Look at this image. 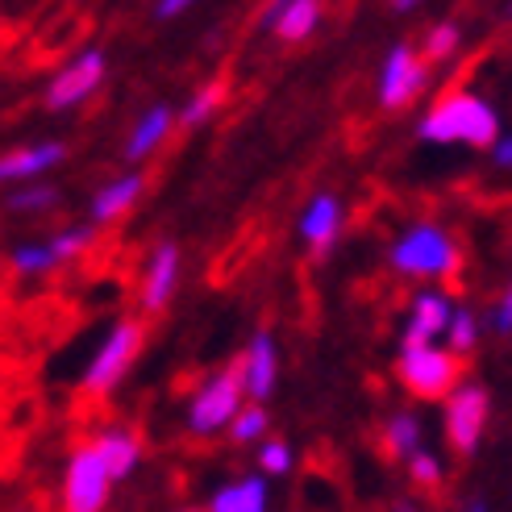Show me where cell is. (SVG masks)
I'll list each match as a JSON object with an SVG mask.
<instances>
[{
  "mask_svg": "<svg viewBox=\"0 0 512 512\" xmlns=\"http://www.w3.org/2000/svg\"><path fill=\"white\" fill-rule=\"evenodd\" d=\"M254 467H259L267 479H284V475H292V467H296L292 442H284V438H267L259 450H254Z\"/></svg>",
  "mask_w": 512,
  "mask_h": 512,
  "instance_id": "obj_26",
  "label": "cell"
},
{
  "mask_svg": "<svg viewBox=\"0 0 512 512\" xmlns=\"http://www.w3.org/2000/svg\"><path fill=\"white\" fill-rule=\"evenodd\" d=\"M46 238H50V246H55V254H59L63 267H67V263H80L84 254L96 250L100 225H92V221H71V225L55 229V234H46Z\"/></svg>",
  "mask_w": 512,
  "mask_h": 512,
  "instance_id": "obj_24",
  "label": "cell"
},
{
  "mask_svg": "<svg viewBox=\"0 0 512 512\" xmlns=\"http://www.w3.org/2000/svg\"><path fill=\"white\" fill-rule=\"evenodd\" d=\"M429 84V63L421 50H413L408 42L392 46L388 55H383L379 63V80H375V96H379V105L388 109V113H400L408 109L413 100L425 92Z\"/></svg>",
  "mask_w": 512,
  "mask_h": 512,
  "instance_id": "obj_9",
  "label": "cell"
},
{
  "mask_svg": "<svg viewBox=\"0 0 512 512\" xmlns=\"http://www.w3.org/2000/svg\"><path fill=\"white\" fill-rule=\"evenodd\" d=\"M171 512H204V508H196V504H179V508H171Z\"/></svg>",
  "mask_w": 512,
  "mask_h": 512,
  "instance_id": "obj_36",
  "label": "cell"
},
{
  "mask_svg": "<svg viewBox=\"0 0 512 512\" xmlns=\"http://www.w3.org/2000/svg\"><path fill=\"white\" fill-rule=\"evenodd\" d=\"M21 512H38V508H21Z\"/></svg>",
  "mask_w": 512,
  "mask_h": 512,
  "instance_id": "obj_37",
  "label": "cell"
},
{
  "mask_svg": "<svg viewBox=\"0 0 512 512\" xmlns=\"http://www.w3.org/2000/svg\"><path fill=\"white\" fill-rule=\"evenodd\" d=\"M488 417H492L488 388H479V383H458L442 408V429H446L450 450L471 458L479 438H483V429H488Z\"/></svg>",
  "mask_w": 512,
  "mask_h": 512,
  "instance_id": "obj_10",
  "label": "cell"
},
{
  "mask_svg": "<svg viewBox=\"0 0 512 512\" xmlns=\"http://www.w3.org/2000/svg\"><path fill=\"white\" fill-rule=\"evenodd\" d=\"M492 329H496V334H512V284H508V292L500 296V304L492 309Z\"/></svg>",
  "mask_w": 512,
  "mask_h": 512,
  "instance_id": "obj_31",
  "label": "cell"
},
{
  "mask_svg": "<svg viewBox=\"0 0 512 512\" xmlns=\"http://www.w3.org/2000/svg\"><path fill=\"white\" fill-rule=\"evenodd\" d=\"M246 404H250V396H246V383H242V367L234 358V363L209 371L188 392V400H184L188 438H196V442L221 438V433H229V425H234V417L242 413Z\"/></svg>",
  "mask_w": 512,
  "mask_h": 512,
  "instance_id": "obj_2",
  "label": "cell"
},
{
  "mask_svg": "<svg viewBox=\"0 0 512 512\" xmlns=\"http://www.w3.org/2000/svg\"><path fill=\"white\" fill-rule=\"evenodd\" d=\"M105 80H109V55L100 46H84L46 80L42 105L46 113H75L105 88Z\"/></svg>",
  "mask_w": 512,
  "mask_h": 512,
  "instance_id": "obj_7",
  "label": "cell"
},
{
  "mask_svg": "<svg viewBox=\"0 0 512 512\" xmlns=\"http://www.w3.org/2000/svg\"><path fill=\"white\" fill-rule=\"evenodd\" d=\"M388 263L400 279H454L463 267V250L454 234L438 221H413L404 225L396 242L388 246Z\"/></svg>",
  "mask_w": 512,
  "mask_h": 512,
  "instance_id": "obj_3",
  "label": "cell"
},
{
  "mask_svg": "<svg viewBox=\"0 0 512 512\" xmlns=\"http://www.w3.org/2000/svg\"><path fill=\"white\" fill-rule=\"evenodd\" d=\"M396 379L413 400H450V392L463 383V354L446 346H400Z\"/></svg>",
  "mask_w": 512,
  "mask_h": 512,
  "instance_id": "obj_6",
  "label": "cell"
},
{
  "mask_svg": "<svg viewBox=\"0 0 512 512\" xmlns=\"http://www.w3.org/2000/svg\"><path fill=\"white\" fill-rule=\"evenodd\" d=\"M63 204V188L55 179H38V184H17L5 192V213L13 217H46Z\"/></svg>",
  "mask_w": 512,
  "mask_h": 512,
  "instance_id": "obj_23",
  "label": "cell"
},
{
  "mask_svg": "<svg viewBox=\"0 0 512 512\" xmlns=\"http://www.w3.org/2000/svg\"><path fill=\"white\" fill-rule=\"evenodd\" d=\"M450 321H454V304L446 292H433V288L417 292L400 329V346H433L438 338H446Z\"/></svg>",
  "mask_w": 512,
  "mask_h": 512,
  "instance_id": "obj_17",
  "label": "cell"
},
{
  "mask_svg": "<svg viewBox=\"0 0 512 512\" xmlns=\"http://www.w3.org/2000/svg\"><path fill=\"white\" fill-rule=\"evenodd\" d=\"M446 338H450V350L454 354H471L475 342H479V321L471 309H454V321L446 329Z\"/></svg>",
  "mask_w": 512,
  "mask_h": 512,
  "instance_id": "obj_29",
  "label": "cell"
},
{
  "mask_svg": "<svg viewBox=\"0 0 512 512\" xmlns=\"http://www.w3.org/2000/svg\"><path fill=\"white\" fill-rule=\"evenodd\" d=\"M388 512H425V508H421L417 500H396V504H392Z\"/></svg>",
  "mask_w": 512,
  "mask_h": 512,
  "instance_id": "obj_34",
  "label": "cell"
},
{
  "mask_svg": "<svg viewBox=\"0 0 512 512\" xmlns=\"http://www.w3.org/2000/svg\"><path fill=\"white\" fill-rule=\"evenodd\" d=\"M492 163L512 171V134H508V138H500V142L492 146Z\"/></svg>",
  "mask_w": 512,
  "mask_h": 512,
  "instance_id": "obj_32",
  "label": "cell"
},
{
  "mask_svg": "<svg viewBox=\"0 0 512 512\" xmlns=\"http://www.w3.org/2000/svg\"><path fill=\"white\" fill-rule=\"evenodd\" d=\"M458 42H463V30H458L454 21H438L433 30L425 34V42H421V55H425V63L433 67V63H446L454 50H458Z\"/></svg>",
  "mask_w": 512,
  "mask_h": 512,
  "instance_id": "obj_27",
  "label": "cell"
},
{
  "mask_svg": "<svg viewBox=\"0 0 512 512\" xmlns=\"http://www.w3.org/2000/svg\"><path fill=\"white\" fill-rule=\"evenodd\" d=\"M142 196H146V175H142L138 167L121 171V175L105 179V184H100V188L88 196V221L100 225V229L117 225V221H125V217L138 209Z\"/></svg>",
  "mask_w": 512,
  "mask_h": 512,
  "instance_id": "obj_15",
  "label": "cell"
},
{
  "mask_svg": "<svg viewBox=\"0 0 512 512\" xmlns=\"http://www.w3.org/2000/svg\"><path fill=\"white\" fill-rule=\"evenodd\" d=\"M179 284H184V250L179 242L163 238L150 246L142 275H138V309L146 317H163L171 309V300L179 296Z\"/></svg>",
  "mask_w": 512,
  "mask_h": 512,
  "instance_id": "obj_8",
  "label": "cell"
},
{
  "mask_svg": "<svg viewBox=\"0 0 512 512\" xmlns=\"http://www.w3.org/2000/svg\"><path fill=\"white\" fill-rule=\"evenodd\" d=\"M229 100V80L225 75H213V80H204L200 88H192V96L179 105V130H200V125H209Z\"/></svg>",
  "mask_w": 512,
  "mask_h": 512,
  "instance_id": "obj_21",
  "label": "cell"
},
{
  "mask_svg": "<svg viewBox=\"0 0 512 512\" xmlns=\"http://www.w3.org/2000/svg\"><path fill=\"white\" fill-rule=\"evenodd\" d=\"M379 450H383V458H392V463H408L417 450H425L421 446V417L408 413V408L392 413L379 429Z\"/></svg>",
  "mask_w": 512,
  "mask_h": 512,
  "instance_id": "obj_20",
  "label": "cell"
},
{
  "mask_svg": "<svg viewBox=\"0 0 512 512\" xmlns=\"http://www.w3.org/2000/svg\"><path fill=\"white\" fill-rule=\"evenodd\" d=\"M404 467H408V479H413V488H417V492H442L446 475H442V458H438V454L417 450Z\"/></svg>",
  "mask_w": 512,
  "mask_h": 512,
  "instance_id": "obj_28",
  "label": "cell"
},
{
  "mask_svg": "<svg viewBox=\"0 0 512 512\" xmlns=\"http://www.w3.org/2000/svg\"><path fill=\"white\" fill-rule=\"evenodd\" d=\"M421 5H425V0H392L396 13H413V9H421Z\"/></svg>",
  "mask_w": 512,
  "mask_h": 512,
  "instance_id": "obj_33",
  "label": "cell"
},
{
  "mask_svg": "<svg viewBox=\"0 0 512 512\" xmlns=\"http://www.w3.org/2000/svg\"><path fill=\"white\" fill-rule=\"evenodd\" d=\"M142 346H146V321L142 317H117L105 334H100L96 350L88 354V363L80 371V392L92 400L113 396L142 358Z\"/></svg>",
  "mask_w": 512,
  "mask_h": 512,
  "instance_id": "obj_4",
  "label": "cell"
},
{
  "mask_svg": "<svg viewBox=\"0 0 512 512\" xmlns=\"http://www.w3.org/2000/svg\"><path fill=\"white\" fill-rule=\"evenodd\" d=\"M342 225H346V209L334 192H317L304 200V209L296 217V234H300V246L313 254V259H329L342 238Z\"/></svg>",
  "mask_w": 512,
  "mask_h": 512,
  "instance_id": "obj_14",
  "label": "cell"
},
{
  "mask_svg": "<svg viewBox=\"0 0 512 512\" xmlns=\"http://www.w3.org/2000/svg\"><path fill=\"white\" fill-rule=\"evenodd\" d=\"M63 267V259L50 246V238H25V242H13L9 246V271L17 279H46Z\"/></svg>",
  "mask_w": 512,
  "mask_h": 512,
  "instance_id": "obj_22",
  "label": "cell"
},
{
  "mask_svg": "<svg viewBox=\"0 0 512 512\" xmlns=\"http://www.w3.org/2000/svg\"><path fill=\"white\" fill-rule=\"evenodd\" d=\"M92 442H96L100 458L109 463V471H113L117 483H125L130 475H138V467H142V438H138L134 425L109 421V425H100V429L92 433Z\"/></svg>",
  "mask_w": 512,
  "mask_h": 512,
  "instance_id": "obj_19",
  "label": "cell"
},
{
  "mask_svg": "<svg viewBox=\"0 0 512 512\" xmlns=\"http://www.w3.org/2000/svg\"><path fill=\"white\" fill-rule=\"evenodd\" d=\"M234 446H263L267 438H271V413H267V404H246L242 413L234 417V425H229V433H225Z\"/></svg>",
  "mask_w": 512,
  "mask_h": 512,
  "instance_id": "obj_25",
  "label": "cell"
},
{
  "mask_svg": "<svg viewBox=\"0 0 512 512\" xmlns=\"http://www.w3.org/2000/svg\"><path fill=\"white\" fill-rule=\"evenodd\" d=\"M321 21H325V0H263L254 25L284 46H300L321 30Z\"/></svg>",
  "mask_w": 512,
  "mask_h": 512,
  "instance_id": "obj_12",
  "label": "cell"
},
{
  "mask_svg": "<svg viewBox=\"0 0 512 512\" xmlns=\"http://www.w3.org/2000/svg\"><path fill=\"white\" fill-rule=\"evenodd\" d=\"M417 138L429 146H496L500 117L475 92H446L433 100V109L417 121Z\"/></svg>",
  "mask_w": 512,
  "mask_h": 512,
  "instance_id": "obj_1",
  "label": "cell"
},
{
  "mask_svg": "<svg viewBox=\"0 0 512 512\" xmlns=\"http://www.w3.org/2000/svg\"><path fill=\"white\" fill-rule=\"evenodd\" d=\"M238 367H242L246 396L254 404H267L279 388V342H275L271 329H254L246 350L238 354Z\"/></svg>",
  "mask_w": 512,
  "mask_h": 512,
  "instance_id": "obj_16",
  "label": "cell"
},
{
  "mask_svg": "<svg viewBox=\"0 0 512 512\" xmlns=\"http://www.w3.org/2000/svg\"><path fill=\"white\" fill-rule=\"evenodd\" d=\"M175 130H179V105L155 100V105H146L134 117L130 134H125V142H121V159L130 163V167H142L146 159H155L159 150L175 138Z\"/></svg>",
  "mask_w": 512,
  "mask_h": 512,
  "instance_id": "obj_13",
  "label": "cell"
},
{
  "mask_svg": "<svg viewBox=\"0 0 512 512\" xmlns=\"http://www.w3.org/2000/svg\"><path fill=\"white\" fill-rule=\"evenodd\" d=\"M463 512H488V504H483V500H471V504H467Z\"/></svg>",
  "mask_w": 512,
  "mask_h": 512,
  "instance_id": "obj_35",
  "label": "cell"
},
{
  "mask_svg": "<svg viewBox=\"0 0 512 512\" xmlns=\"http://www.w3.org/2000/svg\"><path fill=\"white\" fill-rule=\"evenodd\" d=\"M200 5V0H155V21H175Z\"/></svg>",
  "mask_w": 512,
  "mask_h": 512,
  "instance_id": "obj_30",
  "label": "cell"
},
{
  "mask_svg": "<svg viewBox=\"0 0 512 512\" xmlns=\"http://www.w3.org/2000/svg\"><path fill=\"white\" fill-rule=\"evenodd\" d=\"M67 142L59 138H38V142H21L0 150V188H17V184H38V179H50L63 163H67Z\"/></svg>",
  "mask_w": 512,
  "mask_h": 512,
  "instance_id": "obj_11",
  "label": "cell"
},
{
  "mask_svg": "<svg viewBox=\"0 0 512 512\" xmlns=\"http://www.w3.org/2000/svg\"><path fill=\"white\" fill-rule=\"evenodd\" d=\"M204 512H271V488H267V475L254 471V475H229L221 479L217 488H209L200 504Z\"/></svg>",
  "mask_w": 512,
  "mask_h": 512,
  "instance_id": "obj_18",
  "label": "cell"
},
{
  "mask_svg": "<svg viewBox=\"0 0 512 512\" xmlns=\"http://www.w3.org/2000/svg\"><path fill=\"white\" fill-rule=\"evenodd\" d=\"M113 488L117 479L105 458H100L96 442L92 438L75 442L63 458V475H59V512H109Z\"/></svg>",
  "mask_w": 512,
  "mask_h": 512,
  "instance_id": "obj_5",
  "label": "cell"
}]
</instances>
